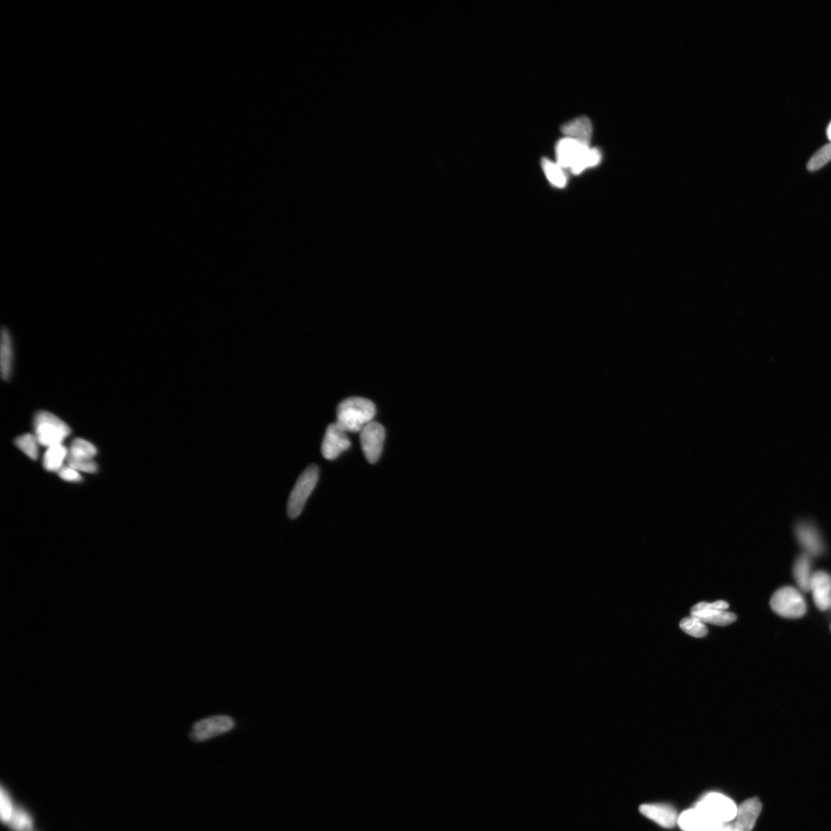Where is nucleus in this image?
I'll return each instance as SVG.
<instances>
[{
	"mask_svg": "<svg viewBox=\"0 0 831 831\" xmlns=\"http://www.w3.org/2000/svg\"><path fill=\"white\" fill-rule=\"evenodd\" d=\"M376 414L374 403L362 397H350L339 404L337 424L346 433H359L373 421Z\"/></svg>",
	"mask_w": 831,
	"mask_h": 831,
	"instance_id": "obj_1",
	"label": "nucleus"
},
{
	"mask_svg": "<svg viewBox=\"0 0 831 831\" xmlns=\"http://www.w3.org/2000/svg\"><path fill=\"white\" fill-rule=\"evenodd\" d=\"M33 428L39 444L47 447L63 444L71 433L70 426L61 419L45 410L35 415Z\"/></svg>",
	"mask_w": 831,
	"mask_h": 831,
	"instance_id": "obj_2",
	"label": "nucleus"
},
{
	"mask_svg": "<svg viewBox=\"0 0 831 831\" xmlns=\"http://www.w3.org/2000/svg\"><path fill=\"white\" fill-rule=\"evenodd\" d=\"M319 468L316 465L308 467L300 476L289 497L287 515L291 519L298 518L306 504L307 499L314 490L319 479Z\"/></svg>",
	"mask_w": 831,
	"mask_h": 831,
	"instance_id": "obj_3",
	"label": "nucleus"
},
{
	"mask_svg": "<svg viewBox=\"0 0 831 831\" xmlns=\"http://www.w3.org/2000/svg\"><path fill=\"white\" fill-rule=\"evenodd\" d=\"M771 606L778 615L786 618L803 617L807 611L803 596L791 587L777 590L771 599Z\"/></svg>",
	"mask_w": 831,
	"mask_h": 831,
	"instance_id": "obj_4",
	"label": "nucleus"
},
{
	"mask_svg": "<svg viewBox=\"0 0 831 831\" xmlns=\"http://www.w3.org/2000/svg\"><path fill=\"white\" fill-rule=\"evenodd\" d=\"M707 815L722 823H729L736 818L738 806L734 800L720 793L712 792L704 795L695 807Z\"/></svg>",
	"mask_w": 831,
	"mask_h": 831,
	"instance_id": "obj_5",
	"label": "nucleus"
},
{
	"mask_svg": "<svg viewBox=\"0 0 831 831\" xmlns=\"http://www.w3.org/2000/svg\"><path fill=\"white\" fill-rule=\"evenodd\" d=\"M728 608L729 604L725 601L700 602L693 606L691 613L704 624L725 627L733 624L736 620L734 613L727 611Z\"/></svg>",
	"mask_w": 831,
	"mask_h": 831,
	"instance_id": "obj_6",
	"label": "nucleus"
},
{
	"mask_svg": "<svg viewBox=\"0 0 831 831\" xmlns=\"http://www.w3.org/2000/svg\"><path fill=\"white\" fill-rule=\"evenodd\" d=\"M234 726V719L227 715L200 720L193 725L190 739L195 742L205 741L230 732Z\"/></svg>",
	"mask_w": 831,
	"mask_h": 831,
	"instance_id": "obj_7",
	"label": "nucleus"
},
{
	"mask_svg": "<svg viewBox=\"0 0 831 831\" xmlns=\"http://www.w3.org/2000/svg\"><path fill=\"white\" fill-rule=\"evenodd\" d=\"M360 433V444L366 459L371 464H376L380 458L385 444L386 432L384 426L373 421Z\"/></svg>",
	"mask_w": 831,
	"mask_h": 831,
	"instance_id": "obj_8",
	"label": "nucleus"
},
{
	"mask_svg": "<svg viewBox=\"0 0 831 831\" xmlns=\"http://www.w3.org/2000/svg\"><path fill=\"white\" fill-rule=\"evenodd\" d=\"M677 825L683 831H720L724 823L695 807L679 815Z\"/></svg>",
	"mask_w": 831,
	"mask_h": 831,
	"instance_id": "obj_9",
	"label": "nucleus"
},
{
	"mask_svg": "<svg viewBox=\"0 0 831 831\" xmlns=\"http://www.w3.org/2000/svg\"><path fill=\"white\" fill-rule=\"evenodd\" d=\"M351 442L346 432L335 423L328 426L325 433L321 451L324 458L335 460L343 452L348 451Z\"/></svg>",
	"mask_w": 831,
	"mask_h": 831,
	"instance_id": "obj_10",
	"label": "nucleus"
},
{
	"mask_svg": "<svg viewBox=\"0 0 831 831\" xmlns=\"http://www.w3.org/2000/svg\"><path fill=\"white\" fill-rule=\"evenodd\" d=\"M761 811L762 804L758 798L744 800L738 807V812L732 823V831H752Z\"/></svg>",
	"mask_w": 831,
	"mask_h": 831,
	"instance_id": "obj_11",
	"label": "nucleus"
},
{
	"mask_svg": "<svg viewBox=\"0 0 831 831\" xmlns=\"http://www.w3.org/2000/svg\"><path fill=\"white\" fill-rule=\"evenodd\" d=\"M590 148V147L588 144L570 138V137H565V138L561 139L556 146L558 163L562 168L570 170L585 152Z\"/></svg>",
	"mask_w": 831,
	"mask_h": 831,
	"instance_id": "obj_12",
	"label": "nucleus"
},
{
	"mask_svg": "<svg viewBox=\"0 0 831 831\" xmlns=\"http://www.w3.org/2000/svg\"><path fill=\"white\" fill-rule=\"evenodd\" d=\"M640 812L664 828L677 825L679 815L673 807L666 804H647L640 807Z\"/></svg>",
	"mask_w": 831,
	"mask_h": 831,
	"instance_id": "obj_13",
	"label": "nucleus"
},
{
	"mask_svg": "<svg viewBox=\"0 0 831 831\" xmlns=\"http://www.w3.org/2000/svg\"><path fill=\"white\" fill-rule=\"evenodd\" d=\"M811 590L816 606L826 611L831 602V576L823 572L815 573L812 578Z\"/></svg>",
	"mask_w": 831,
	"mask_h": 831,
	"instance_id": "obj_14",
	"label": "nucleus"
},
{
	"mask_svg": "<svg viewBox=\"0 0 831 831\" xmlns=\"http://www.w3.org/2000/svg\"><path fill=\"white\" fill-rule=\"evenodd\" d=\"M561 131L570 138L590 145L592 127L591 121L586 117L576 118L567 122L561 127Z\"/></svg>",
	"mask_w": 831,
	"mask_h": 831,
	"instance_id": "obj_15",
	"label": "nucleus"
},
{
	"mask_svg": "<svg viewBox=\"0 0 831 831\" xmlns=\"http://www.w3.org/2000/svg\"><path fill=\"white\" fill-rule=\"evenodd\" d=\"M0 369L2 378L8 380L10 378L13 361V351L12 339L8 330L3 328L1 332V355H0Z\"/></svg>",
	"mask_w": 831,
	"mask_h": 831,
	"instance_id": "obj_16",
	"label": "nucleus"
},
{
	"mask_svg": "<svg viewBox=\"0 0 831 831\" xmlns=\"http://www.w3.org/2000/svg\"><path fill=\"white\" fill-rule=\"evenodd\" d=\"M69 450L63 444L48 447L43 458V466L50 472H59L63 467V462L67 460Z\"/></svg>",
	"mask_w": 831,
	"mask_h": 831,
	"instance_id": "obj_17",
	"label": "nucleus"
},
{
	"mask_svg": "<svg viewBox=\"0 0 831 831\" xmlns=\"http://www.w3.org/2000/svg\"><path fill=\"white\" fill-rule=\"evenodd\" d=\"M97 453V449L92 443L84 439L76 438L73 440L69 449L67 460H92Z\"/></svg>",
	"mask_w": 831,
	"mask_h": 831,
	"instance_id": "obj_18",
	"label": "nucleus"
},
{
	"mask_svg": "<svg viewBox=\"0 0 831 831\" xmlns=\"http://www.w3.org/2000/svg\"><path fill=\"white\" fill-rule=\"evenodd\" d=\"M798 537L809 551L818 554L821 551V544L818 534L812 527L807 525H799L797 529Z\"/></svg>",
	"mask_w": 831,
	"mask_h": 831,
	"instance_id": "obj_19",
	"label": "nucleus"
},
{
	"mask_svg": "<svg viewBox=\"0 0 831 831\" xmlns=\"http://www.w3.org/2000/svg\"><path fill=\"white\" fill-rule=\"evenodd\" d=\"M793 574L802 590H811L810 563L806 556H801L795 563Z\"/></svg>",
	"mask_w": 831,
	"mask_h": 831,
	"instance_id": "obj_20",
	"label": "nucleus"
},
{
	"mask_svg": "<svg viewBox=\"0 0 831 831\" xmlns=\"http://www.w3.org/2000/svg\"><path fill=\"white\" fill-rule=\"evenodd\" d=\"M542 168L550 182L559 188L565 187L567 184V176L563 168L558 163H555L548 159L542 161Z\"/></svg>",
	"mask_w": 831,
	"mask_h": 831,
	"instance_id": "obj_21",
	"label": "nucleus"
},
{
	"mask_svg": "<svg viewBox=\"0 0 831 831\" xmlns=\"http://www.w3.org/2000/svg\"><path fill=\"white\" fill-rule=\"evenodd\" d=\"M6 825L13 831H31L33 822L31 815L24 808L16 807Z\"/></svg>",
	"mask_w": 831,
	"mask_h": 831,
	"instance_id": "obj_22",
	"label": "nucleus"
},
{
	"mask_svg": "<svg viewBox=\"0 0 831 831\" xmlns=\"http://www.w3.org/2000/svg\"><path fill=\"white\" fill-rule=\"evenodd\" d=\"M602 159L601 151L597 148H590L585 152L570 170L574 175H580L583 170L598 165L602 161Z\"/></svg>",
	"mask_w": 831,
	"mask_h": 831,
	"instance_id": "obj_23",
	"label": "nucleus"
},
{
	"mask_svg": "<svg viewBox=\"0 0 831 831\" xmlns=\"http://www.w3.org/2000/svg\"><path fill=\"white\" fill-rule=\"evenodd\" d=\"M680 627L684 633L693 638H702L706 637L708 633L705 624L693 615L684 618L681 621Z\"/></svg>",
	"mask_w": 831,
	"mask_h": 831,
	"instance_id": "obj_24",
	"label": "nucleus"
},
{
	"mask_svg": "<svg viewBox=\"0 0 831 831\" xmlns=\"http://www.w3.org/2000/svg\"><path fill=\"white\" fill-rule=\"evenodd\" d=\"M15 444L21 451L32 460H37L39 455V442L35 435L31 433L22 435L15 440Z\"/></svg>",
	"mask_w": 831,
	"mask_h": 831,
	"instance_id": "obj_25",
	"label": "nucleus"
},
{
	"mask_svg": "<svg viewBox=\"0 0 831 831\" xmlns=\"http://www.w3.org/2000/svg\"><path fill=\"white\" fill-rule=\"evenodd\" d=\"M830 161L831 142L821 147L818 152H816L807 163V170L812 172L818 170Z\"/></svg>",
	"mask_w": 831,
	"mask_h": 831,
	"instance_id": "obj_26",
	"label": "nucleus"
},
{
	"mask_svg": "<svg viewBox=\"0 0 831 831\" xmlns=\"http://www.w3.org/2000/svg\"><path fill=\"white\" fill-rule=\"evenodd\" d=\"M15 807L8 791L2 786L1 791H0V816H1V821L5 825L10 821Z\"/></svg>",
	"mask_w": 831,
	"mask_h": 831,
	"instance_id": "obj_27",
	"label": "nucleus"
},
{
	"mask_svg": "<svg viewBox=\"0 0 831 831\" xmlns=\"http://www.w3.org/2000/svg\"><path fill=\"white\" fill-rule=\"evenodd\" d=\"M68 466L76 469L77 471H82L85 473L93 474L97 471V465L93 460H67Z\"/></svg>",
	"mask_w": 831,
	"mask_h": 831,
	"instance_id": "obj_28",
	"label": "nucleus"
},
{
	"mask_svg": "<svg viewBox=\"0 0 831 831\" xmlns=\"http://www.w3.org/2000/svg\"><path fill=\"white\" fill-rule=\"evenodd\" d=\"M59 476L63 481L68 482H81L83 478L79 471L70 467H63L59 471Z\"/></svg>",
	"mask_w": 831,
	"mask_h": 831,
	"instance_id": "obj_29",
	"label": "nucleus"
},
{
	"mask_svg": "<svg viewBox=\"0 0 831 831\" xmlns=\"http://www.w3.org/2000/svg\"><path fill=\"white\" fill-rule=\"evenodd\" d=\"M720 831H732V823H724V825H723V827Z\"/></svg>",
	"mask_w": 831,
	"mask_h": 831,
	"instance_id": "obj_30",
	"label": "nucleus"
},
{
	"mask_svg": "<svg viewBox=\"0 0 831 831\" xmlns=\"http://www.w3.org/2000/svg\"><path fill=\"white\" fill-rule=\"evenodd\" d=\"M827 134H828V139L830 140V141H831V122L828 126Z\"/></svg>",
	"mask_w": 831,
	"mask_h": 831,
	"instance_id": "obj_31",
	"label": "nucleus"
}]
</instances>
